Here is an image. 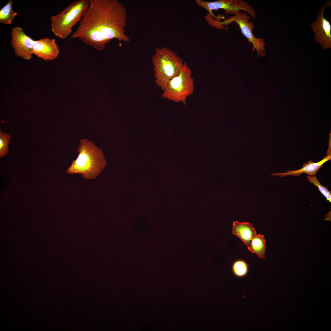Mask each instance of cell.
I'll return each mask as SVG.
<instances>
[{
	"label": "cell",
	"instance_id": "3",
	"mask_svg": "<svg viewBox=\"0 0 331 331\" xmlns=\"http://www.w3.org/2000/svg\"><path fill=\"white\" fill-rule=\"evenodd\" d=\"M156 85L163 91L169 81L178 75L184 63L181 58L168 48H157L152 58Z\"/></svg>",
	"mask_w": 331,
	"mask_h": 331
},
{
	"label": "cell",
	"instance_id": "16",
	"mask_svg": "<svg viewBox=\"0 0 331 331\" xmlns=\"http://www.w3.org/2000/svg\"><path fill=\"white\" fill-rule=\"evenodd\" d=\"M233 272L236 276L241 277L245 275L248 271L246 263L242 260H238L234 263L232 266Z\"/></svg>",
	"mask_w": 331,
	"mask_h": 331
},
{
	"label": "cell",
	"instance_id": "4",
	"mask_svg": "<svg viewBox=\"0 0 331 331\" xmlns=\"http://www.w3.org/2000/svg\"><path fill=\"white\" fill-rule=\"evenodd\" d=\"M89 6V0L74 1L57 14L51 17V30L61 39H66L72 32V29L81 20Z\"/></svg>",
	"mask_w": 331,
	"mask_h": 331
},
{
	"label": "cell",
	"instance_id": "15",
	"mask_svg": "<svg viewBox=\"0 0 331 331\" xmlns=\"http://www.w3.org/2000/svg\"><path fill=\"white\" fill-rule=\"evenodd\" d=\"M308 181L318 188V190L326 198L327 201L331 203V192L326 186L322 185L317 178L316 175L306 176Z\"/></svg>",
	"mask_w": 331,
	"mask_h": 331
},
{
	"label": "cell",
	"instance_id": "17",
	"mask_svg": "<svg viewBox=\"0 0 331 331\" xmlns=\"http://www.w3.org/2000/svg\"><path fill=\"white\" fill-rule=\"evenodd\" d=\"M11 136L5 133L2 132L0 130V157H2L7 154L9 152V149L8 145Z\"/></svg>",
	"mask_w": 331,
	"mask_h": 331
},
{
	"label": "cell",
	"instance_id": "8",
	"mask_svg": "<svg viewBox=\"0 0 331 331\" xmlns=\"http://www.w3.org/2000/svg\"><path fill=\"white\" fill-rule=\"evenodd\" d=\"M331 5V1H327L319 10L315 21L311 24L315 33L314 40L319 43L322 49L331 48V25L324 16V12L327 6Z\"/></svg>",
	"mask_w": 331,
	"mask_h": 331
},
{
	"label": "cell",
	"instance_id": "9",
	"mask_svg": "<svg viewBox=\"0 0 331 331\" xmlns=\"http://www.w3.org/2000/svg\"><path fill=\"white\" fill-rule=\"evenodd\" d=\"M11 45L15 55L25 60H29L32 57V49L35 41L28 36L21 27L12 28L11 32Z\"/></svg>",
	"mask_w": 331,
	"mask_h": 331
},
{
	"label": "cell",
	"instance_id": "1",
	"mask_svg": "<svg viewBox=\"0 0 331 331\" xmlns=\"http://www.w3.org/2000/svg\"><path fill=\"white\" fill-rule=\"evenodd\" d=\"M89 6L71 37L98 51L113 39L128 42L125 33L127 11L117 0H89Z\"/></svg>",
	"mask_w": 331,
	"mask_h": 331
},
{
	"label": "cell",
	"instance_id": "2",
	"mask_svg": "<svg viewBox=\"0 0 331 331\" xmlns=\"http://www.w3.org/2000/svg\"><path fill=\"white\" fill-rule=\"evenodd\" d=\"M77 151V158L72 161L66 172L81 175L85 179L96 178L106 165L102 150L91 140L82 139L79 141Z\"/></svg>",
	"mask_w": 331,
	"mask_h": 331
},
{
	"label": "cell",
	"instance_id": "11",
	"mask_svg": "<svg viewBox=\"0 0 331 331\" xmlns=\"http://www.w3.org/2000/svg\"><path fill=\"white\" fill-rule=\"evenodd\" d=\"M329 146L326 155L321 161L314 162L310 160L302 164V168L298 170H287L285 173L277 172L273 173L271 175L279 177H284L287 176H300L302 174L305 173L308 176H314L318 171L322 167L323 164L331 159V143Z\"/></svg>",
	"mask_w": 331,
	"mask_h": 331
},
{
	"label": "cell",
	"instance_id": "5",
	"mask_svg": "<svg viewBox=\"0 0 331 331\" xmlns=\"http://www.w3.org/2000/svg\"><path fill=\"white\" fill-rule=\"evenodd\" d=\"M194 85L192 70L184 62L178 75L168 82L163 90L162 97L175 102H181L185 105L187 97L194 93Z\"/></svg>",
	"mask_w": 331,
	"mask_h": 331
},
{
	"label": "cell",
	"instance_id": "12",
	"mask_svg": "<svg viewBox=\"0 0 331 331\" xmlns=\"http://www.w3.org/2000/svg\"><path fill=\"white\" fill-rule=\"evenodd\" d=\"M257 234L253 224L249 223H242L237 221L233 222L232 234L240 238L247 247L252 239Z\"/></svg>",
	"mask_w": 331,
	"mask_h": 331
},
{
	"label": "cell",
	"instance_id": "7",
	"mask_svg": "<svg viewBox=\"0 0 331 331\" xmlns=\"http://www.w3.org/2000/svg\"><path fill=\"white\" fill-rule=\"evenodd\" d=\"M195 2L198 6L207 10L208 14L216 19L221 18L215 15L212 11L220 9L224 10L227 14L234 15L240 11H243L251 17H256L255 11L253 6L242 0H218L213 2L196 0Z\"/></svg>",
	"mask_w": 331,
	"mask_h": 331
},
{
	"label": "cell",
	"instance_id": "6",
	"mask_svg": "<svg viewBox=\"0 0 331 331\" xmlns=\"http://www.w3.org/2000/svg\"><path fill=\"white\" fill-rule=\"evenodd\" d=\"M250 17L245 12L240 11L234 16L225 19L223 21H216L217 28H225L223 25L227 26L233 22L238 25L241 33L247 39L248 42L252 45V51H256L257 58L266 56V49L264 48L265 43L261 37L256 38L253 33L254 23L250 21Z\"/></svg>",
	"mask_w": 331,
	"mask_h": 331
},
{
	"label": "cell",
	"instance_id": "14",
	"mask_svg": "<svg viewBox=\"0 0 331 331\" xmlns=\"http://www.w3.org/2000/svg\"><path fill=\"white\" fill-rule=\"evenodd\" d=\"M13 1L9 0L0 10V22L2 24L10 25L17 13L13 9Z\"/></svg>",
	"mask_w": 331,
	"mask_h": 331
},
{
	"label": "cell",
	"instance_id": "10",
	"mask_svg": "<svg viewBox=\"0 0 331 331\" xmlns=\"http://www.w3.org/2000/svg\"><path fill=\"white\" fill-rule=\"evenodd\" d=\"M59 47L54 39L45 37L35 40L32 49V54L44 61L52 60L59 54Z\"/></svg>",
	"mask_w": 331,
	"mask_h": 331
},
{
	"label": "cell",
	"instance_id": "13",
	"mask_svg": "<svg viewBox=\"0 0 331 331\" xmlns=\"http://www.w3.org/2000/svg\"><path fill=\"white\" fill-rule=\"evenodd\" d=\"M266 245L263 235L256 234L247 247L251 252L257 254L260 258L264 259Z\"/></svg>",
	"mask_w": 331,
	"mask_h": 331
}]
</instances>
